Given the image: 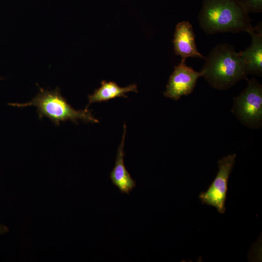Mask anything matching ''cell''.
Segmentation results:
<instances>
[{
  "label": "cell",
  "mask_w": 262,
  "mask_h": 262,
  "mask_svg": "<svg viewBox=\"0 0 262 262\" xmlns=\"http://www.w3.org/2000/svg\"><path fill=\"white\" fill-rule=\"evenodd\" d=\"M10 105L18 107L35 106L40 118L47 117L56 126L60 125L61 122L68 120L77 124L79 119L86 122H99L87 108L83 110H76L72 108L62 96L58 87L50 91L39 87V92L31 101Z\"/></svg>",
  "instance_id": "cell-3"
},
{
  "label": "cell",
  "mask_w": 262,
  "mask_h": 262,
  "mask_svg": "<svg viewBox=\"0 0 262 262\" xmlns=\"http://www.w3.org/2000/svg\"><path fill=\"white\" fill-rule=\"evenodd\" d=\"M1 79H2V78H0V80H1Z\"/></svg>",
  "instance_id": "cell-13"
},
{
  "label": "cell",
  "mask_w": 262,
  "mask_h": 262,
  "mask_svg": "<svg viewBox=\"0 0 262 262\" xmlns=\"http://www.w3.org/2000/svg\"><path fill=\"white\" fill-rule=\"evenodd\" d=\"M8 231L9 229L6 226L3 225H0V234L4 233Z\"/></svg>",
  "instance_id": "cell-12"
},
{
  "label": "cell",
  "mask_w": 262,
  "mask_h": 262,
  "mask_svg": "<svg viewBox=\"0 0 262 262\" xmlns=\"http://www.w3.org/2000/svg\"><path fill=\"white\" fill-rule=\"evenodd\" d=\"M126 132V126L124 124L123 134L117 149L115 165L110 174L113 184L118 188L121 193L129 195L136 186V183L128 172L124 163V146Z\"/></svg>",
  "instance_id": "cell-9"
},
{
  "label": "cell",
  "mask_w": 262,
  "mask_h": 262,
  "mask_svg": "<svg viewBox=\"0 0 262 262\" xmlns=\"http://www.w3.org/2000/svg\"><path fill=\"white\" fill-rule=\"evenodd\" d=\"M247 80V86L233 98L232 112L244 125L258 128L262 123V85L254 78Z\"/></svg>",
  "instance_id": "cell-4"
},
{
  "label": "cell",
  "mask_w": 262,
  "mask_h": 262,
  "mask_svg": "<svg viewBox=\"0 0 262 262\" xmlns=\"http://www.w3.org/2000/svg\"><path fill=\"white\" fill-rule=\"evenodd\" d=\"M131 91L138 92L135 84L121 87L115 82L102 81L101 87L95 90L93 94L88 96L89 105L96 102L107 101L116 97L127 98L125 94Z\"/></svg>",
  "instance_id": "cell-10"
},
{
  "label": "cell",
  "mask_w": 262,
  "mask_h": 262,
  "mask_svg": "<svg viewBox=\"0 0 262 262\" xmlns=\"http://www.w3.org/2000/svg\"><path fill=\"white\" fill-rule=\"evenodd\" d=\"M248 14L240 0H203L198 19L207 34L248 33L253 28Z\"/></svg>",
  "instance_id": "cell-1"
},
{
  "label": "cell",
  "mask_w": 262,
  "mask_h": 262,
  "mask_svg": "<svg viewBox=\"0 0 262 262\" xmlns=\"http://www.w3.org/2000/svg\"><path fill=\"white\" fill-rule=\"evenodd\" d=\"M173 42L175 54L181 57L180 62L185 63L189 57L205 59L197 49L195 33L189 22L182 21L177 24Z\"/></svg>",
  "instance_id": "cell-7"
},
{
  "label": "cell",
  "mask_w": 262,
  "mask_h": 262,
  "mask_svg": "<svg viewBox=\"0 0 262 262\" xmlns=\"http://www.w3.org/2000/svg\"><path fill=\"white\" fill-rule=\"evenodd\" d=\"M251 36V45L244 51H241L245 63L247 74L258 76L262 75V30L260 23L248 33Z\"/></svg>",
  "instance_id": "cell-8"
},
{
  "label": "cell",
  "mask_w": 262,
  "mask_h": 262,
  "mask_svg": "<svg viewBox=\"0 0 262 262\" xmlns=\"http://www.w3.org/2000/svg\"><path fill=\"white\" fill-rule=\"evenodd\" d=\"M236 156V154L228 155L218 161L219 170L214 180L208 190L200 192L199 195L203 204L214 207L220 213H224L226 210L228 180L235 164Z\"/></svg>",
  "instance_id": "cell-5"
},
{
  "label": "cell",
  "mask_w": 262,
  "mask_h": 262,
  "mask_svg": "<svg viewBox=\"0 0 262 262\" xmlns=\"http://www.w3.org/2000/svg\"><path fill=\"white\" fill-rule=\"evenodd\" d=\"M247 12L259 13L262 11V0H240Z\"/></svg>",
  "instance_id": "cell-11"
},
{
  "label": "cell",
  "mask_w": 262,
  "mask_h": 262,
  "mask_svg": "<svg viewBox=\"0 0 262 262\" xmlns=\"http://www.w3.org/2000/svg\"><path fill=\"white\" fill-rule=\"evenodd\" d=\"M202 76L201 70L196 71L185 63L180 62L175 66L164 94L167 98L179 100L182 96L191 93L198 79Z\"/></svg>",
  "instance_id": "cell-6"
},
{
  "label": "cell",
  "mask_w": 262,
  "mask_h": 262,
  "mask_svg": "<svg viewBox=\"0 0 262 262\" xmlns=\"http://www.w3.org/2000/svg\"><path fill=\"white\" fill-rule=\"evenodd\" d=\"M201 71L205 80L213 88L228 89L242 79H246V66L241 51L227 44H220L213 48Z\"/></svg>",
  "instance_id": "cell-2"
}]
</instances>
